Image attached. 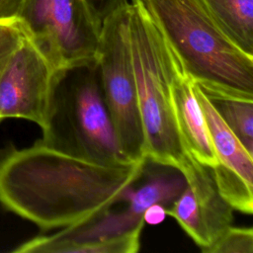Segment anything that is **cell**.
<instances>
[{
    "label": "cell",
    "instance_id": "cell-1",
    "mask_svg": "<svg viewBox=\"0 0 253 253\" xmlns=\"http://www.w3.org/2000/svg\"><path fill=\"white\" fill-rule=\"evenodd\" d=\"M146 160L105 164L40 140L9 145L0 150V205L43 230L81 224L125 202Z\"/></svg>",
    "mask_w": 253,
    "mask_h": 253
},
{
    "label": "cell",
    "instance_id": "cell-2",
    "mask_svg": "<svg viewBox=\"0 0 253 253\" xmlns=\"http://www.w3.org/2000/svg\"><path fill=\"white\" fill-rule=\"evenodd\" d=\"M140 1L206 95L253 100V55L231 42L202 0Z\"/></svg>",
    "mask_w": 253,
    "mask_h": 253
},
{
    "label": "cell",
    "instance_id": "cell-3",
    "mask_svg": "<svg viewBox=\"0 0 253 253\" xmlns=\"http://www.w3.org/2000/svg\"><path fill=\"white\" fill-rule=\"evenodd\" d=\"M148 161L183 171L187 153L175 120L171 80L176 54L140 0L125 6Z\"/></svg>",
    "mask_w": 253,
    "mask_h": 253
},
{
    "label": "cell",
    "instance_id": "cell-4",
    "mask_svg": "<svg viewBox=\"0 0 253 253\" xmlns=\"http://www.w3.org/2000/svg\"><path fill=\"white\" fill-rule=\"evenodd\" d=\"M41 142L105 164L130 163L121 150L106 107L97 61L56 73Z\"/></svg>",
    "mask_w": 253,
    "mask_h": 253
},
{
    "label": "cell",
    "instance_id": "cell-5",
    "mask_svg": "<svg viewBox=\"0 0 253 253\" xmlns=\"http://www.w3.org/2000/svg\"><path fill=\"white\" fill-rule=\"evenodd\" d=\"M147 178L130 186L125 196L126 206L118 211L112 208L81 224L64 227L51 235L36 236L20 244L17 253H72L80 244L111 239L144 226V211L159 203L168 208L185 189L187 182L176 168L158 164V169L147 172Z\"/></svg>",
    "mask_w": 253,
    "mask_h": 253
},
{
    "label": "cell",
    "instance_id": "cell-6",
    "mask_svg": "<svg viewBox=\"0 0 253 253\" xmlns=\"http://www.w3.org/2000/svg\"><path fill=\"white\" fill-rule=\"evenodd\" d=\"M125 6L102 23L97 64L104 101L121 150L128 161L136 162L146 159L145 138Z\"/></svg>",
    "mask_w": 253,
    "mask_h": 253
},
{
    "label": "cell",
    "instance_id": "cell-7",
    "mask_svg": "<svg viewBox=\"0 0 253 253\" xmlns=\"http://www.w3.org/2000/svg\"><path fill=\"white\" fill-rule=\"evenodd\" d=\"M16 20L57 71L97 61L102 25L84 0H24Z\"/></svg>",
    "mask_w": 253,
    "mask_h": 253
},
{
    "label": "cell",
    "instance_id": "cell-8",
    "mask_svg": "<svg viewBox=\"0 0 253 253\" xmlns=\"http://www.w3.org/2000/svg\"><path fill=\"white\" fill-rule=\"evenodd\" d=\"M57 70L25 35L0 76V123L23 119L46 126Z\"/></svg>",
    "mask_w": 253,
    "mask_h": 253
},
{
    "label": "cell",
    "instance_id": "cell-9",
    "mask_svg": "<svg viewBox=\"0 0 253 253\" xmlns=\"http://www.w3.org/2000/svg\"><path fill=\"white\" fill-rule=\"evenodd\" d=\"M182 174L187 185L167 214L204 252L232 225L233 208L218 193L210 167L192 158Z\"/></svg>",
    "mask_w": 253,
    "mask_h": 253
},
{
    "label": "cell",
    "instance_id": "cell-10",
    "mask_svg": "<svg viewBox=\"0 0 253 253\" xmlns=\"http://www.w3.org/2000/svg\"><path fill=\"white\" fill-rule=\"evenodd\" d=\"M196 97L203 110L217 164L211 168L218 193L243 213L253 212V155L224 124L201 87L194 81Z\"/></svg>",
    "mask_w": 253,
    "mask_h": 253
},
{
    "label": "cell",
    "instance_id": "cell-11",
    "mask_svg": "<svg viewBox=\"0 0 253 253\" xmlns=\"http://www.w3.org/2000/svg\"><path fill=\"white\" fill-rule=\"evenodd\" d=\"M171 96L175 120L187 153L202 165L210 168L216 166V155L203 110L195 94L194 80L177 55L172 73Z\"/></svg>",
    "mask_w": 253,
    "mask_h": 253
},
{
    "label": "cell",
    "instance_id": "cell-12",
    "mask_svg": "<svg viewBox=\"0 0 253 253\" xmlns=\"http://www.w3.org/2000/svg\"><path fill=\"white\" fill-rule=\"evenodd\" d=\"M219 29L241 50L253 55V0H202Z\"/></svg>",
    "mask_w": 253,
    "mask_h": 253
},
{
    "label": "cell",
    "instance_id": "cell-13",
    "mask_svg": "<svg viewBox=\"0 0 253 253\" xmlns=\"http://www.w3.org/2000/svg\"><path fill=\"white\" fill-rule=\"evenodd\" d=\"M206 96L224 124L253 155V100L221 95Z\"/></svg>",
    "mask_w": 253,
    "mask_h": 253
},
{
    "label": "cell",
    "instance_id": "cell-14",
    "mask_svg": "<svg viewBox=\"0 0 253 253\" xmlns=\"http://www.w3.org/2000/svg\"><path fill=\"white\" fill-rule=\"evenodd\" d=\"M253 230L251 227H228L204 253H252Z\"/></svg>",
    "mask_w": 253,
    "mask_h": 253
},
{
    "label": "cell",
    "instance_id": "cell-15",
    "mask_svg": "<svg viewBox=\"0 0 253 253\" xmlns=\"http://www.w3.org/2000/svg\"><path fill=\"white\" fill-rule=\"evenodd\" d=\"M25 33L15 20H0V76L10 56L22 42Z\"/></svg>",
    "mask_w": 253,
    "mask_h": 253
},
{
    "label": "cell",
    "instance_id": "cell-16",
    "mask_svg": "<svg viewBox=\"0 0 253 253\" xmlns=\"http://www.w3.org/2000/svg\"><path fill=\"white\" fill-rule=\"evenodd\" d=\"M93 17L102 25L115 11L127 4V0H84Z\"/></svg>",
    "mask_w": 253,
    "mask_h": 253
},
{
    "label": "cell",
    "instance_id": "cell-17",
    "mask_svg": "<svg viewBox=\"0 0 253 253\" xmlns=\"http://www.w3.org/2000/svg\"><path fill=\"white\" fill-rule=\"evenodd\" d=\"M167 208L162 204L155 203L149 206L143 212L142 218L144 223L156 225L163 222L167 215Z\"/></svg>",
    "mask_w": 253,
    "mask_h": 253
},
{
    "label": "cell",
    "instance_id": "cell-18",
    "mask_svg": "<svg viewBox=\"0 0 253 253\" xmlns=\"http://www.w3.org/2000/svg\"><path fill=\"white\" fill-rule=\"evenodd\" d=\"M24 0H0V20H15Z\"/></svg>",
    "mask_w": 253,
    "mask_h": 253
}]
</instances>
